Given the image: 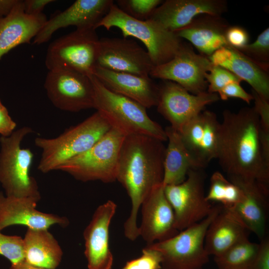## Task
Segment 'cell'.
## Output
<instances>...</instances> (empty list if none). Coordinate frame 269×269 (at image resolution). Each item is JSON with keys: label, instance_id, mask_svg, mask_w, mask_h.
I'll use <instances>...</instances> for the list:
<instances>
[{"label": "cell", "instance_id": "obj_1", "mask_svg": "<svg viewBox=\"0 0 269 269\" xmlns=\"http://www.w3.org/2000/svg\"><path fill=\"white\" fill-rule=\"evenodd\" d=\"M260 130L254 107L236 113L225 110L216 159L229 178L254 181L269 188V164L263 157Z\"/></svg>", "mask_w": 269, "mask_h": 269}, {"label": "cell", "instance_id": "obj_2", "mask_svg": "<svg viewBox=\"0 0 269 269\" xmlns=\"http://www.w3.org/2000/svg\"><path fill=\"white\" fill-rule=\"evenodd\" d=\"M163 141L142 134L126 136L122 144L116 180L127 191L132 208L124 224L125 236L134 241L139 236L137 216L152 189L162 183L165 147Z\"/></svg>", "mask_w": 269, "mask_h": 269}, {"label": "cell", "instance_id": "obj_3", "mask_svg": "<svg viewBox=\"0 0 269 269\" xmlns=\"http://www.w3.org/2000/svg\"><path fill=\"white\" fill-rule=\"evenodd\" d=\"M94 91V107L110 125L125 136L142 134L167 140L165 130L147 115L146 108L136 101L105 87L90 77Z\"/></svg>", "mask_w": 269, "mask_h": 269}, {"label": "cell", "instance_id": "obj_4", "mask_svg": "<svg viewBox=\"0 0 269 269\" xmlns=\"http://www.w3.org/2000/svg\"><path fill=\"white\" fill-rule=\"evenodd\" d=\"M111 129L96 111L56 137H36L35 144L42 150L38 170L43 173L56 170L67 161L90 148Z\"/></svg>", "mask_w": 269, "mask_h": 269}, {"label": "cell", "instance_id": "obj_5", "mask_svg": "<svg viewBox=\"0 0 269 269\" xmlns=\"http://www.w3.org/2000/svg\"><path fill=\"white\" fill-rule=\"evenodd\" d=\"M99 27L107 30L117 27L122 31L124 38L133 37L139 40L145 46L154 66L170 60L183 43L174 32L157 22L148 19H135L123 11L115 3L95 28Z\"/></svg>", "mask_w": 269, "mask_h": 269}, {"label": "cell", "instance_id": "obj_6", "mask_svg": "<svg viewBox=\"0 0 269 269\" xmlns=\"http://www.w3.org/2000/svg\"><path fill=\"white\" fill-rule=\"evenodd\" d=\"M23 127L8 136L0 138V183L5 195L26 198L38 202L41 198L37 183L30 175L33 154L29 148H22L23 138L33 133Z\"/></svg>", "mask_w": 269, "mask_h": 269}, {"label": "cell", "instance_id": "obj_7", "mask_svg": "<svg viewBox=\"0 0 269 269\" xmlns=\"http://www.w3.org/2000/svg\"><path fill=\"white\" fill-rule=\"evenodd\" d=\"M221 207L214 206L207 217L175 236L147 245L160 253L161 269H203L209 259L204 247L206 233Z\"/></svg>", "mask_w": 269, "mask_h": 269}, {"label": "cell", "instance_id": "obj_8", "mask_svg": "<svg viewBox=\"0 0 269 269\" xmlns=\"http://www.w3.org/2000/svg\"><path fill=\"white\" fill-rule=\"evenodd\" d=\"M125 136L111 128L90 148L67 161L56 170L83 182H113L116 180L120 151Z\"/></svg>", "mask_w": 269, "mask_h": 269}, {"label": "cell", "instance_id": "obj_9", "mask_svg": "<svg viewBox=\"0 0 269 269\" xmlns=\"http://www.w3.org/2000/svg\"><path fill=\"white\" fill-rule=\"evenodd\" d=\"M99 41L95 29H76L49 45L46 67L49 71L71 70L91 77L96 66Z\"/></svg>", "mask_w": 269, "mask_h": 269}, {"label": "cell", "instance_id": "obj_10", "mask_svg": "<svg viewBox=\"0 0 269 269\" xmlns=\"http://www.w3.org/2000/svg\"><path fill=\"white\" fill-rule=\"evenodd\" d=\"M205 178L202 169L191 168L182 182L164 186L179 232L200 222L213 210L214 206L206 199Z\"/></svg>", "mask_w": 269, "mask_h": 269}, {"label": "cell", "instance_id": "obj_11", "mask_svg": "<svg viewBox=\"0 0 269 269\" xmlns=\"http://www.w3.org/2000/svg\"><path fill=\"white\" fill-rule=\"evenodd\" d=\"M212 65L209 58L196 53L190 45L183 42L170 60L154 66L149 76L174 82L191 94H198L207 91L205 74Z\"/></svg>", "mask_w": 269, "mask_h": 269}, {"label": "cell", "instance_id": "obj_12", "mask_svg": "<svg viewBox=\"0 0 269 269\" xmlns=\"http://www.w3.org/2000/svg\"><path fill=\"white\" fill-rule=\"evenodd\" d=\"M44 87L51 102L61 110L77 112L94 108L90 77L71 70L49 71Z\"/></svg>", "mask_w": 269, "mask_h": 269}, {"label": "cell", "instance_id": "obj_13", "mask_svg": "<svg viewBox=\"0 0 269 269\" xmlns=\"http://www.w3.org/2000/svg\"><path fill=\"white\" fill-rule=\"evenodd\" d=\"M220 100L216 93L207 91L193 94L178 84L163 81L159 86L157 110L178 132L207 105Z\"/></svg>", "mask_w": 269, "mask_h": 269}, {"label": "cell", "instance_id": "obj_14", "mask_svg": "<svg viewBox=\"0 0 269 269\" xmlns=\"http://www.w3.org/2000/svg\"><path fill=\"white\" fill-rule=\"evenodd\" d=\"M220 127L215 113L203 111L179 132L193 168L203 169L216 159Z\"/></svg>", "mask_w": 269, "mask_h": 269}, {"label": "cell", "instance_id": "obj_15", "mask_svg": "<svg viewBox=\"0 0 269 269\" xmlns=\"http://www.w3.org/2000/svg\"><path fill=\"white\" fill-rule=\"evenodd\" d=\"M96 66L149 76L154 65L146 50L134 41L128 38L104 37L99 39Z\"/></svg>", "mask_w": 269, "mask_h": 269}, {"label": "cell", "instance_id": "obj_16", "mask_svg": "<svg viewBox=\"0 0 269 269\" xmlns=\"http://www.w3.org/2000/svg\"><path fill=\"white\" fill-rule=\"evenodd\" d=\"M114 3L112 0H77L64 11L47 19L34 38L33 43L47 42L61 28L74 26L76 29L94 28Z\"/></svg>", "mask_w": 269, "mask_h": 269}, {"label": "cell", "instance_id": "obj_17", "mask_svg": "<svg viewBox=\"0 0 269 269\" xmlns=\"http://www.w3.org/2000/svg\"><path fill=\"white\" fill-rule=\"evenodd\" d=\"M117 205L108 200L97 207L83 233L88 269H112L113 257L109 248V227Z\"/></svg>", "mask_w": 269, "mask_h": 269}, {"label": "cell", "instance_id": "obj_18", "mask_svg": "<svg viewBox=\"0 0 269 269\" xmlns=\"http://www.w3.org/2000/svg\"><path fill=\"white\" fill-rule=\"evenodd\" d=\"M139 236L147 245L169 239L179 232L175 227L173 209L162 183L155 187L142 202Z\"/></svg>", "mask_w": 269, "mask_h": 269}, {"label": "cell", "instance_id": "obj_19", "mask_svg": "<svg viewBox=\"0 0 269 269\" xmlns=\"http://www.w3.org/2000/svg\"><path fill=\"white\" fill-rule=\"evenodd\" d=\"M228 10L225 0H166L148 18L174 32L202 14L221 16Z\"/></svg>", "mask_w": 269, "mask_h": 269}, {"label": "cell", "instance_id": "obj_20", "mask_svg": "<svg viewBox=\"0 0 269 269\" xmlns=\"http://www.w3.org/2000/svg\"><path fill=\"white\" fill-rule=\"evenodd\" d=\"M38 202L26 198L4 196L0 192V231L14 225L32 229H48L53 225L66 227L68 219L36 209Z\"/></svg>", "mask_w": 269, "mask_h": 269}, {"label": "cell", "instance_id": "obj_21", "mask_svg": "<svg viewBox=\"0 0 269 269\" xmlns=\"http://www.w3.org/2000/svg\"><path fill=\"white\" fill-rule=\"evenodd\" d=\"M229 180L243 193L240 202L231 208L248 230L262 240L266 237L269 188L254 181L236 177H230Z\"/></svg>", "mask_w": 269, "mask_h": 269}, {"label": "cell", "instance_id": "obj_22", "mask_svg": "<svg viewBox=\"0 0 269 269\" xmlns=\"http://www.w3.org/2000/svg\"><path fill=\"white\" fill-rule=\"evenodd\" d=\"M209 59L247 82L262 98L269 101V66L261 65L229 46L216 50Z\"/></svg>", "mask_w": 269, "mask_h": 269}, {"label": "cell", "instance_id": "obj_23", "mask_svg": "<svg viewBox=\"0 0 269 269\" xmlns=\"http://www.w3.org/2000/svg\"><path fill=\"white\" fill-rule=\"evenodd\" d=\"M93 76L109 90L132 99L146 108L157 105L159 86L150 76L113 71L98 66Z\"/></svg>", "mask_w": 269, "mask_h": 269}, {"label": "cell", "instance_id": "obj_24", "mask_svg": "<svg viewBox=\"0 0 269 269\" xmlns=\"http://www.w3.org/2000/svg\"><path fill=\"white\" fill-rule=\"evenodd\" d=\"M229 26L221 16L202 14L174 33L189 41L199 54L209 58L218 49L228 46L225 34Z\"/></svg>", "mask_w": 269, "mask_h": 269}, {"label": "cell", "instance_id": "obj_25", "mask_svg": "<svg viewBox=\"0 0 269 269\" xmlns=\"http://www.w3.org/2000/svg\"><path fill=\"white\" fill-rule=\"evenodd\" d=\"M47 19L43 13L26 14L23 0H18L10 13L0 18V59L16 46L34 38Z\"/></svg>", "mask_w": 269, "mask_h": 269}, {"label": "cell", "instance_id": "obj_26", "mask_svg": "<svg viewBox=\"0 0 269 269\" xmlns=\"http://www.w3.org/2000/svg\"><path fill=\"white\" fill-rule=\"evenodd\" d=\"M249 232L232 208L222 205L207 230L204 241L205 250L209 256H218L248 239Z\"/></svg>", "mask_w": 269, "mask_h": 269}, {"label": "cell", "instance_id": "obj_27", "mask_svg": "<svg viewBox=\"0 0 269 269\" xmlns=\"http://www.w3.org/2000/svg\"><path fill=\"white\" fill-rule=\"evenodd\" d=\"M23 240L26 263L47 269H56L58 267L63 251L48 229L27 228Z\"/></svg>", "mask_w": 269, "mask_h": 269}, {"label": "cell", "instance_id": "obj_28", "mask_svg": "<svg viewBox=\"0 0 269 269\" xmlns=\"http://www.w3.org/2000/svg\"><path fill=\"white\" fill-rule=\"evenodd\" d=\"M164 130L168 142L163 160V186L182 182L193 168L179 133L170 126Z\"/></svg>", "mask_w": 269, "mask_h": 269}, {"label": "cell", "instance_id": "obj_29", "mask_svg": "<svg viewBox=\"0 0 269 269\" xmlns=\"http://www.w3.org/2000/svg\"><path fill=\"white\" fill-rule=\"evenodd\" d=\"M259 247L247 239L214 257L215 263L218 269H254Z\"/></svg>", "mask_w": 269, "mask_h": 269}, {"label": "cell", "instance_id": "obj_30", "mask_svg": "<svg viewBox=\"0 0 269 269\" xmlns=\"http://www.w3.org/2000/svg\"><path fill=\"white\" fill-rule=\"evenodd\" d=\"M243 197L241 189L235 184L227 179L219 171L213 173L210 178V184L207 201L218 202L227 208H233Z\"/></svg>", "mask_w": 269, "mask_h": 269}, {"label": "cell", "instance_id": "obj_31", "mask_svg": "<svg viewBox=\"0 0 269 269\" xmlns=\"http://www.w3.org/2000/svg\"><path fill=\"white\" fill-rule=\"evenodd\" d=\"M162 2L161 0H119L116 4L129 16L144 20Z\"/></svg>", "mask_w": 269, "mask_h": 269}, {"label": "cell", "instance_id": "obj_32", "mask_svg": "<svg viewBox=\"0 0 269 269\" xmlns=\"http://www.w3.org/2000/svg\"><path fill=\"white\" fill-rule=\"evenodd\" d=\"M237 49L255 62L269 66V28L263 31L253 43Z\"/></svg>", "mask_w": 269, "mask_h": 269}, {"label": "cell", "instance_id": "obj_33", "mask_svg": "<svg viewBox=\"0 0 269 269\" xmlns=\"http://www.w3.org/2000/svg\"><path fill=\"white\" fill-rule=\"evenodd\" d=\"M0 255L8 260L11 265L24 261L23 238L4 235L0 231Z\"/></svg>", "mask_w": 269, "mask_h": 269}, {"label": "cell", "instance_id": "obj_34", "mask_svg": "<svg viewBox=\"0 0 269 269\" xmlns=\"http://www.w3.org/2000/svg\"><path fill=\"white\" fill-rule=\"evenodd\" d=\"M205 79L208 83L207 91L216 94L231 82L242 81L227 69L213 64L205 74Z\"/></svg>", "mask_w": 269, "mask_h": 269}, {"label": "cell", "instance_id": "obj_35", "mask_svg": "<svg viewBox=\"0 0 269 269\" xmlns=\"http://www.w3.org/2000/svg\"><path fill=\"white\" fill-rule=\"evenodd\" d=\"M161 262L160 253L146 245L139 257L128 261L122 269H161Z\"/></svg>", "mask_w": 269, "mask_h": 269}, {"label": "cell", "instance_id": "obj_36", "mask_svg": "<svg viewBox=\"0 0 269 269\" xmlns=\"http://www.w3.org/2000/svg\"><path fill=\"white\" fill-rule=\"evenodd\" d=\"M225 38L228 45L236 49L248 44L250 39L247 30L239 25H230L226 30Z\"/></svg>", "mask_w": 269, "mask_h": 269}, {"label": "cell", "instance_id": "obj_37", "mask_svg": "<svg viewBox=\"0 0 269 269\" xmlns=\"http://www.w3.org/2000/svg\"><path fill=\"white\" fill-rule=\"evenodd\" d=\"M240 83L239 82H232L225 86L217 93L220 99L227 100L230 98H236L249 104L253 100V96L252 94L247 93Z\"/></svg>", "mask_w": 269, "mask_h": 269}, {"label": "cell", "instance_id": "obj_38", "mask_svg": "<svg viewBox=\"0 0 269 269\" xmlns=\"http://www.w3.org/2000/svg\"><path fill=\"white\" fill-rule=\"evenodd\" d=\"M255 106L254 107L259 119L260 127L269 132V101L262 98L254 90H252Z\"/></svg>", "mask_w": 269, "mask_h": 269}, {"label": "cell", "instance_id": "obj_39", "mask_svg": "<svg viewBox=\"0 0 269 269\" xmlns=\"http://www.w3.org/2000/svg\"><path fill=\"white\" fill-rule=\"evenodd\" d=\"M254 269H269V240L267 237L259 243Z\"/></svg>", "mask_w": 269, "mask_h": 269}, {"label": "cell", "instance_id": "obj_40", "mask_svg": "<svg viewBox=\"0 0 269 269\" xmlns=\"http://www.w3.org/2000/svg\"><path fill=\"white\" fill-rule=\"evenodd\" d=\"M16 124L9 115L7 109L0 100V134L8 136L14 131Z\"/></svg>", "mask_w": 269, "mask_h": 269}, {"label": "cell", "instance_id": "obj_41", "mask_svg": "<svg viewBox=\"0 0 269 269\" xmlns=\"http://www.w3.org/2000/svg\"><path fill=\"white\" fill-rule=\"evenodd\" d=\"M53 0H23L24 10L26 14L38 15L42 13V10L48 4L54 2Z\"/></svg>", "mask_w": 269, "mask_h": 269}, {"label": "cell", "instance_id": "obj_42", "mask_svg": "<svg viewBox=\"0 0 269 269\" xmlns=\"http://www.w3.org/2000/svg\"><path fill=\"white\" fill-rule=\"evenodd\" d=\"M19 0H0V18L8 15Z\"/></svg>", "mask_w": 269, "mask_h": 269}, {"label": "cell", "instance_id": "obj_43", "mask_svg": "<svg viewBox=\"0 0 269 269\" xmlns=\"http://www.w3.org/2000/svg\"><path fill=\"white\" fill-rule=\"evenodd\" d=\"M9 269H47L31 265L24 261L15 265H11Z\"/></svg>", "mask_w": 269, "mask_h": 269}]
</instances>
